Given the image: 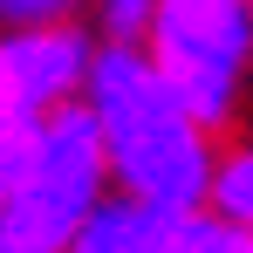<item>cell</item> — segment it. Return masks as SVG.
<instances>
[{"label": "cell", "mask_w": 253, "mask_h": 253, "mask_svg": "<svg viewBox=\"0 0 253 253\" xmlns=\"http://www.w3.org/2000/svg\"><path fill=\"white\" fill-rule=\"evenodd\" d=\"M83 117L103 144L110 192L137 212H185L212 199V171H219V137H212L165 76L144 62V48H110L96 42L83 83Z\"/></svg>", "instance_id": "6da1fadb"}, {"label": "cell", "mask_w": 253, "mask_h": 253, "mask_svg": "<svg viewBox=\"0 0 253 253\" xmlns=\"http://www.w3.org/2000/svg\"><path fill=\"white\" fill-rule=\"evenodd\" d=\"M110 199L117 192H110L103 144L83 103H69L14 137V158L0 178V253H69Z\"/></svg>", "instance_id": "7a4b0ae2"}, {"label": "cell", "mask_w": 253, "mask_h": 253, "mask_svg": "<svg viewBox=\"0 0 253 253\" xmlns=\"http://www.w3.org/2000/svg\"><path fill=\"white\" fill-rule=\"evenodd\" d=\"M137 48L212 137L247 130V117H253V0H158Z\"/></svg>", "instance_id": "3957f363"}, {"label": "cell", "mask_w": 253, "mask_h": 253, "mask_svg": "<svg viewBox=\"0 0 253 253\" xmlns=\"http://www.w3.org/2000/svg\"><path fill=\"white\" fill-rule=\"evenodd\" d=\"M89 62H96V35L83 21L0 35V124L28 130L55 110H69V103H83Z\"/></svg>", "instance_id": "277c9868"}, {"label": "cell", "mask_w": 253, "mask_h": 253, "mask_svg": "<svg viewBox=\"0 0 253 253\" xmlns=\"http://www.w3.org/2000/svg\"><path fill=\"white\" fill-rule=\"evenodd\" d=\"M151 253H253V226L226 219L219 206H185L158 219Z\"/></svg>", "instance_id": "5b68a950"}, {"label": "cell", "mask_w": 253, "mask_h": 253, "mask_svg": "<svg viewBox=\"0 0 253 253\" xmlns=\"http://www.w3.org/2000/svg\"><path fill=\"white\" fill-rule=\"evenodd\" d=\"M151 240H158V212H137V206H124V199H110V206L83 226V240L69 253H151Z\"/></svg>", "instance_id": "8992f818"}, {"label": "cell", "mask_w": 253, "mask_h": 253, "mask_svg": "<svg viewBox=\"0 0 253 253\" xmlns=\"http://www.w3.org/2000/svg\"><path fill=\"white\" fill-rule=\"evenodd\" d=\"M226 219H240L253 226V130H233V137H219V171H212V199Z\"/></svg>", "instance_id": "52a82bcc"}, {"label": "cell", "mask_w": 253, "mask_h": 253, "mask_svg": "<svg viewBox=\"0 0 253 253\" xmlns=\"http://www.w3.org/2000/svg\"><path fill=\"white\" fill-rule=\"evenodd\" d=\"M89 0H0V35L14 28H55V21H83Z\"/></svg>", "instance_id": "ba28073f"}, {"label": "cell", "mask_w": 253, "mask_h": 253, "mask_svg": "<svg viewBox=\"0 0 253 253\" xmlns=\"http://www.w3.org/2000/svg\"><path fill=\"white\" fill-rule=\"evenodd\" d=\"M28 130H35V124H28ZM14 137H21V130H14V124H0V178H7V158H14Z\"/></svg>", "instance_id": "9c48e42d"}]
</instances>
